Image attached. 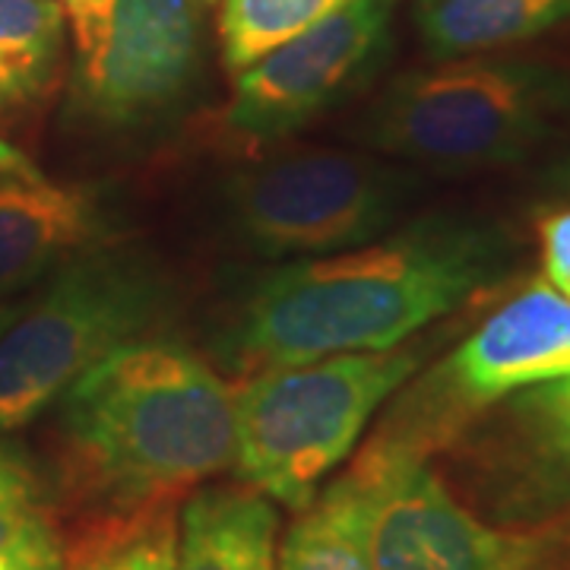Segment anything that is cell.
<instances>
[{
  "mask_svg": "<svg viewBox=\"0 0 570 570\" xmlns=\"http://www.w3.org/2000/svg\"><path fill=\"white\" fill-rule=\"evenodd\" d=\"M510 261L501 228L425 216L367 245L257 273L219 330V352L232 371L250 374L403 346L504 279Z\"/></svg>",
  "mask_w": 570,
  "mask_h": 570,
  "instance_id": "obj_1",
  "label": "cell"
},
{
  "mask_svg": "<svg viewBox=\"0 0 570 570\" xmlns=\"http://www.w3.org/2000/svg\"><path fill=\"white\" fill-rule=\"evenodd\" d=\"M235 463V393L175 340L124 343L58 415V491L82 520L178 501Z\"/></svg>",
  "mask_w": 570,
  "mask_h": 570,
  "instance_id": "obj_2",
  "label": "cell"
},
{
  "mask_svg": "<svg viewBox=\"0 0 570 570\" xmlns=\"http://www.w3.org/2000/svg\"><path fill=\"white\" fill-rule=\"evenodd\" d=\"M568 121V70L472 55L400 73L355 137L419 168L482 171L523 163Z\"/></svg>",
  "mask_w": 570,
  "mask_h": 570,
  "instance_id": "obj_3",
  "label": "cell"
},
{
  "mask_svg": "<svg viewBox=\"0 0 570 570\" xmlns=\"http://www.w3.org/2000/svg\"><path fill=\"white\" fill-rule=\"evenodd\" d=\"M422 346L336 352L250 371L235 390V472L269 501L302 513L355 450L371 415L406 384Z\"/></svg>",
  "mask_w": 570,
  "mask_h": 570,
  "instance_id": "obj_4",
  "label": "cell"
},
{
  "mask_svg": "<svg viewBox=\"0 0 570 570\" xmlns=\"http://www.w3.org/2000/svg\"><path fill=\"white\" fill-rule=\"evenodd\" d=\"M171 307L168 266L124 238L55 269L51 285L0 336V434L36 422L105 355L149 336Z\"/></svg>",
  "mask_w": 570,
  "mask_h": 570,
  "instance_id": "obj_5",
  "label": "cell"
},
{
  "mask_svg": "<svg viewBox=\"0 0 570 570\" xmlns=\"http://www.w3.org/2000/svg\"><path fill=\"white\" fill-rule=\"evenodd\" d=\"M419 178L343 149H305L250 165L223 184V223L264 261H307L367 245L396 225Z\"/></svg>",
  "mask_w": 570,
  "mask_h": 570,
  "instance_id": "obj_6",
  "label": "cell"
},
{
  "mask_svg": "<svg viewBox=\"0 0 570 570\" xmlns=\"http://www.w3.org/2000/svg\"><path fill=\"white\" fill-rule=\"evenodd\" d=\"M371 570H530L539 532L482 523L428 466L422 450L374 434L321 494Z\"/></svg>",
  "mask_w": 570,
  "mask_h": 570,
  "instance_id": "obj_7",
  "label": "cell"
},
{
  "mask_svg": "<svg viewBox=\"0 0 570 570\" xmlns=\"http://www.w3.org/2000/svg\"><path fill=\"white\" fill-rule=\"evenodd\" d=\"M73 36L70 118L99 137H134L181 111L200 70L197 0H86Z\"/></svg>",
  "mask_w": 570,
  "mask_h": 570,
  "instance_id": "obj_8",
  "label": "cell"
},
{
  "mask_svg": "<svg viewBox=\"0 0 570 570\" xmlns=\"http://www.w3.org/2000/svg\"><path fill=\"white\" fill-rule=\"evenodd\" d=\"M561 377H570V298L539 279L403 393L377 431L428 456L456 441L479 412Z\"/></svg>",
  "mask_w": 570,
  "mask_h": 570,
  "instance_id": "obj_9",
  "label": "cell"
},
{
  "mask_svg": "<svg viewBox=\"0 0 570 570\" xmlns=\"http://www.w3.org/2000/svg\"><path fill=\"white\" fill-rule=\"evenodd\" d=\"M390 45L393 0H346L238 73L225 127L250 142L285 140L355 99L387 63Z\"/></svg>",
  "mask_w": 570,
  "mask_h": 570,
  "instance_id": "obj_10",
  "label": "cell"
},
{
  "mask_svg": "<svg viewBox=\"0 0 570 570\" xmlns=\"http://www.w3.org/2000/svg\"><path fill=\"white\" fill-rule=\"evenodd\" d=\"M118 223V209L96 187L0 175V302L82 250L121 238Z\"/></svg>",
  "mask_w": 570,
  "mask_h": 570,
  "instance_id": "obj_11",
  "label": "cell"
},
{
  "mask_svg": "<svg viewBox=\"0 0 570 570\" xmlns=\"http://www.w3.org/2000/svg\"><path fill=\"white\" fill-rule=\"evenodd\" d=\"M279 513L250 485L197 489L181 508L175 570H276Z\"/></svg>",
  "mask_w": 570,
  "mask_h": 570,
  "instance_id": "obj_12",
  "label": "cell"
},
{
  "mask_svg": "<svg viewBox=\"0 0 570 570\" xmlns=\"http://www.w3.org/2000/svg\"><path fill=\"white\" fill-rule=\"evenodd\" d=\"M570 20V0H415V22L438 61L539 39Z\"/></svg>",
  "mask_w": 570,
  "mask_h": 570,
  "instance_id": "obj_13",
  "label": "cell"
},
{
  "mask_svg": "<svg viewBox=\"0 0 570 570\" xmlns=\"http://www.w3.org/2000/svg\"><path fill=\"white\" fill-rule=\"evenodd\" d=\"M67 32L58 0H0V121L39 108L55 92Z\"/></svg>",
  "mask_w": 570,
  "mask_h": 570,
  "instance_id": "obj_14",
  "label": "cell"
},
{
  "mask_svg": "<svg viewBox=\"0 0 570 570\" xmlns=\"http://www.w3.org/2000/svg\"><path fill=\"white\" fill-rule=\"evenodd\" d=\"M178 501L82 520L77 535L63 542V570H175Z\"/></svg>",
  "mask_w": 570,
  "mask_h": 570,
  "instance_id": "obj_15",
  "label": "cell"
},
{
  "mask_svg": "<svg viewBox=\"0 0 570 570\" xmlns=\"http://www.w3.org/2000/svg\"><path fill=\"white\" fill-rule=\"evenodd\" d=\"M0 564L63 568L51 498L20 450L0 444Z\"/></svg>",
  "mask_w": 570,
  "mask_h": 570,
  "instance_id": "obj_16",
  "label": "cell"
},
{
  "mask_svg": "<svg viewBox=\"0 0 570 570\" xmlns=\"http://www.w3.org/2000/svg\"><path fill=\"white\" fill-rule=\"evenodd\" d=\"M346 0H223L219 45L228 73H242L283 41L340 10Z\"/></svg>",
  "mask_w": 570,
  "mask_h": 570,
  "instance_id": "obj_17",
  "label": "cell"
},
{
  "mask_svg": "<svg viewBox=\"0 0 570 570\" xmlns=\"http://www.w3.org/2000/svg\"><path fill=\"white\" fill-rule=\"evenodd\" d=\"M276 570H371V564L346 523L314 498L276 549Z\"/></svg>",
  "mask_w": 570,
  "mask_h": 570,
  "instance_id": "obj_18",
  "label": "cell"
},
{
  "mask_svg": "<svg viewBox=\"0 0 570 570\" xmlns=\"http://www.w3.org/2000/svg\"><path fill=\"white\" fill-rule=\"evenodd\" d=\"M546 283L570 298V209H554L539 223Z\"/></svg>",
  "mask_w": 570,
  "mask_h": 570,
  "instance_id": "obj_19",
  "label": "cell"
},
{
  "mask_svg": "<svg viewBox=\"0 0 570 570\" xmlns=\"http://www.w3.org/2000/svg\"><path fill=\"white\" fill-rule=\"evenodd\" d=\"M0 175H26V178H32V175H41V171L26 153H20L17 146H10L7 140H0Z\"/></svg>",
  "mask_w": 570,
  "mask_h": 570,
  "instance_id": "obj_20",
  "label": "cell"
},
{
  "mask_svg": "<svg viewBox=\"0 0 570 570\" xmlns=\"http://www.w3.org/2000/svg\"><path fill=\"white\" fill-rule=\"evenodd\" d=\"M26 305H29V302H17V298H3V302H0V336L20 321V314L26 311Z\"/></svg>",
  "mask_w": 570,
  "mask_h": 570,
  "instance_id": "obj_21",
  "label": "cell"
},
{
  "mask_svg": "<svg viewBox=\"0 0 570 570\" xmlns=\"http://www.w3.org/2000/svg\"><path fill=\"white\" fill-rule=\"evenodd\" d=\"M554 187H558V190H564V194H570V159L554 171Z\"/></svg>",
  "mask_w": 570,
  "mask_h": 570,
  "instance_id": "obj_22",
  "label": "cell"
},
{
  "mask_svg": "<svg viewBox=\"0 0 570 570\" xmlns=\"http://www.w3.org/2000/svg\"><path fill=\"white\" fill-rule=\"evenodd\" d=\"M0 570H63V568H36V564H0Z\"/></svg>",
  "mask_w": 570,
  "mask_h": 570,
  "instance_id": "obj_23",
  "label": "cell"
},
{
  "mask_svg": "<svg viewBox=\"0 0 570 570\" xmlns=\"http://www.w3.org/2000/svg\"><path fill=\"white\" fill-rule=\"evenodd\" d=\"M58 3H63V10H70V7H77V3H86V0H58Z\"/></svg>",
  "mask_w": 570,
  "mask_h": 570,
  "instance_id": "obj_24",
  "label": "cell"
},
{
  "mask_svg": "<svg viewBox=\"0 0 570 570\" xmlns=\"http://www.w3.org/2000/svg\"><path fill=\"white\" fill-rule=\"evenodd\" d=\"M204 3H209V0H204Z\"/></svg>",
  "mask_w": 570,
  "mask_h": 570,
  "instance_id": "obj_25",
  "label": "cell"
}]
</instances>
